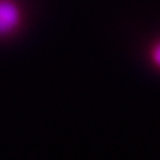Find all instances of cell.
I'll return each mask as SVG.
<instances>
[{
  "mask_svg": "<svg viewBox=\"0 0 160 160\" xmlns=\"http://www.w3.org/2000/svg\"><path fill=\"white\" fill-rule=\"evenodd\" d=\"M20 13L18 7L8 0L0 1V34L11 32L19 23Z\"/></svg>",
  "mask_w": 160,
  "mask_h": 160,
  "instance_id": "cell-1",
  "label": "cell"
},
{
  "mask_svg": "<svg viewBox=\"0 0 160 160\" xmlns=\"http://www.w3.org/2000/svg\"><path fill=\"white\" fill-rule=\"evenodd\" d=\"M153 61L157 65L160 67V44H158L153 50Z\"/></svg>",
  "mask_w": 160,
  "mask_h": 160,
  "instance_id": "cell-2",
  "label": "cell"
}]
</instances>
